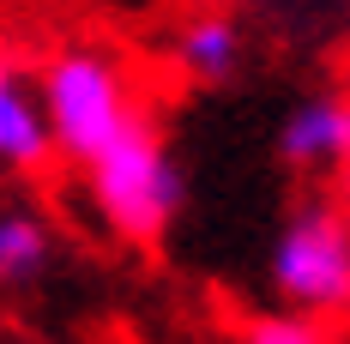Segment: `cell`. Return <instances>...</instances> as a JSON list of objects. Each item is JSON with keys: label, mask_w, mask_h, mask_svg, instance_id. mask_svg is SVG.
Masks as SVG:
<instances>
[{"label": "cell", "mask_w": 350, "mask_h": 344, "mask_svg": "<svg viewBox=\"0 0 350 344\" xmlns=\"http://www.w3.org/2000/svg\"><path fill=\"white\" fill-rule=\"evenodd\" d=\"M36 103H42V127L49 145L72 157V163H97L121 133H133L145 115L133 97L127 67L109 49H61L42 79H36Z\"/></svg>", "instance_id": "cell-1"}, {"label": "cell", "mask_w": 350, "mask_h": 344, "mask_svg": "<svg viewBox=\"0 0 350 344\" xmlns=\"http://www.w3.org/2000/svg\"><path fill=\"white\" fill-rule=\"evenodd\" d=\"M85 181H91L97 217L127 241H157L181 211V170L151 121L121 133L97 163H85Z\"/></svg>", "instance_id": "cell-2"}, {"label": "cell", "mask_w": 350, "mask_h": 344, "mask_svg": "<svg viewBox=\"0 0 350 344\" xmlns=\"http://www.w3.org/2000/svg\"><path fill=\"white\" fill-rule=\"evenodd\" d=\"M272 290L290 314H326L350 308V217L338 206H302L272 241Z\"/></svg>", "instance_id": "cell-3"}, {"label": "cell", "mask_w": 350, "mask_h": 344, "mask_svg": "<svg viewBox=\"0 0 350 344\" xmlns=\"http://www.w3.org/2000/svg\"><path fill=\"white\" fill-rule=\"evenodd\" d=\"M350 145V103L345 97H302L278 127V151L302 175H332Z\"/></svg>", "instance_id": "cell-4"}, {"label": "cell", "mask_w": 350, "mask_h": 344, "mask_svg": "<svg viewBox=\"0 0 350 344\" xmlns=\"http://www.w3.org/2000/svg\"><path fill=\"white\" fill-rule=\"evenodd\" d=\"M49 127L36 103V79L0 55V163L6 170H42L49 163Z\"/></svg>", "instance_id": "cell-5"}, {"label": "cell", "mask_w": 350, "mask_h": 344, "mask_svg": "<svg viewBox=\"0 0 350 344\" xmlns=\"http://www.w3.org/2000/svg\"><path fill=\"white\" fill-rule=\"evenodd\" d=\"M170 61L187 72V79L217 85V79H230V72L242 67V25H236L230 12H193V18H181V31H175V55Z\"/></svg>", "instance_id": "cell-6"}, {"label": "cell", "mask_w": 350, "mask_h": 344, "mask_svg": "<svg viewBox=\"0 0 350 344\" xmlns=\"http://www.w3.org/2000/svg\"><path fill=\"white\" fill-rule=\"evenodd\" d=\"M49 266V230L31 211H0V284L36 278Z\"/></svg>", "instance_id": "cell-7"}, {"label": "cell", "mask_w": 350, "mask_h": 344, "mask_svg": "<svg viewBox=\"0 0 350 344\" xmlns=\"http://www.w3.org/2000/svg\"><path fill=\"white\" fill-rule=\"evenodd\" d=\"M242 344H332L326 332V320H308V314H260V320H247Z\"/></svg>", "instance_id": "cell-8"}, {"label": "cell", "mask_w": 350, "mask_h": 344, "mask_svg": "<svg viewBox=\"0 0 350 344\" xmlns=\"http://www.w3.org/2000/svg\"><path fill=\"white\" fill-rule=\"evenodd\" d=\"M332 175H338V194H345V206H338V211L350 217V145H345V157H338V170H332Z\"/></svg>", "instance_id": "cell-9"}]
</instances>
